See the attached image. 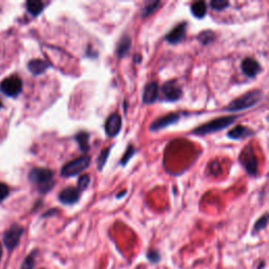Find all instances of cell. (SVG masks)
<instances>
[{"instance_id":"1f68e13d","label":"cell","mask_w":269,"mask_h":269,"mask_svg":"<svg viewBox=\"0 0 269 269\" xmlns=\"http://www.w3.org/2000/svg\"><path fill=\"white\" fill-rule=\"evenodd\" d=\"M2 257H3V247L2 244H0V260H2Z\"/></svg>"},{"instance_id":"f546056e","label":"cell","mask_w":269,"mask_h":269,"mask_svg":"<svg viewBox=\"0 0 269 269\" xmlns=\"http://www.w3.org/2000/svg\"><path fill=\"white\" fill-rule=\"evenodd\" d=\"M10 193L9 187L5 183H0V202L5 200Z\"/></svg>"},{"instance_id":"83f0119b","label":"cell","mask_w":269,"mask_h":269,"mask_svg":"<svg viewBox=\"0 0 269 269\" xmlns=\"http://www.w3.org/2000/svg\"><path fill=\"white\" fill-rule=\"evenodd\" d=\"M229 7V3L225 0H213L211 2V8L215 11H224Z\"/></svg>"},{"instance_id":"d6a6232c","label":"cell","mask_w":269,"mask_h":269,"mask_svg":"<svg viewBox=\"0 0 269 269\" xmlns=\"http://www.w3.org/2000/svg\"><path fill=\"white\" fill-rule=\"evenodd\" d=\"M3 107V103L2 102H0V108H2Z\"/></svg>"},{"instance_id":"6da1fadb","label":"cell","mask_w":269,"mask_h":269,"mask_svg":"<svg viewBox=\"0 0 269 269\" xmlns=\"http://www.w3.org/2000/svg\"><path fill=\"white\" fill-rule=\"evenodd\" d=\"M263 97V92L260 89H252L247 93H245L239 98L234 99L231 101L225 108L224 110L226 112H241V110H246L248 108H251L256 106L260 101L262 100Z\"/></svg>"},{"instance_id":"f1b7e54d","label":"cell","mask_w":269,"mask_h":269,"mask_svg":"<svg viewBox=\"0 0 269 269\" xmlns=\"http://www.w3.org/2000/svg\"><path fill=\"white\" fill-rule=\"evenodd\" d=\"M146 258L150 262H152L153 264H157V263H159L160 261V254H159V251L158 250H154V249H151L148 252H147V255H146Z\"/></svg>"},{"instance_id":"5bb4252c","label":"cell","mask_w":269,"mask_h":269,"mask_svg":"<svg viewBox=\"0 0 269 269\" xmlns=\"http://www.w3.org/2000/svg\"><path fill=\"white\" fill-rule=\"evenodd\" d=\"M158 99H159V85L155 81L150 82L144 87L142 100H143V103L145 104H152L155 103Z\"/></svg>"},{"instance_id":"603a6c76","label":"cell","mask_w":269,"mask_h":269,"mask_svg":"<svg viewBox=\"0 0 269 269\" xmlns=\"http://www.w3.org/2000/svg\"><path fill=\"white\" fill-rule=\"evenodd\" d=\"M267 223H268V216L267 214H265L263 217H261L257 222L255 223L254 229H252V234H257L258 232L266 229L267 227Z\"/></svg>"},{"instance_id":"9a60e30c","label":"cell","mask_w":269,"mask_h":269,"mask_svg":"<svg viewBox=\"0 0 269 269\" xmlns=\"http://www.w3.org/2000/svg\"><path fill=\"white\" fill-rule=\"evenodd\" d=\"M255 134H256L255 131H252L250 128H247V126H243V125H238L227 133V137L232 140H243L252 137Z\"/></svg>"},{"instance_id":"7c38bea8","label":"cell","mask_w":269,"mask_h":269,"mask_svg":"<svg viewBox=\"0 0 269 269\" xmlns=\"http://www.w3.org/2000/svg\"><path fill=\"white\" fill-rule=\"evenodd\" d=\"M187 22H181L177 26L173 27L169 33L166 34L165 40L170 44H177L183 41L186 37Z\"/></svg>"},{"instance_id":"5b68a950","label":"cell","mask_w":269,"mask_h":269,"mask_svg":"<svg viewBox=\"0 0 269 269\" xmlns=\"http://www.w3.org/2000/svg\"><path fill=\"white\" fill-rule=\"evenodd\" d=\"M239 161L249 176L255 177L258 175L259 161H258V158L255 154L254 148H252L250 145L246 146L241 152L240 157H239Z\"/></svg>"},{"instance_id":"30bf717a","label":"cell","mask_w":269,"mask_h":269,"mask_svg":"<svg viewBox=\"0 0 269 269\" xmlns=\"http://www.w3.org/2000/svg\"><path fill=\"white\" fill-rule=\"evenodd\" d=\"M180 117L181 115L179 113H170L161 118H158L151 124L150 130L152 132H158V131L164 130L168 128V126L177 123L180 120Z\"/></svg>"},{"instance_id":"ffe728a7","label":"cell","mask_w":269,"mask_h":269,"mask_svg":"<svg viewBox=\"0 0 269 269\" xmlns=\"http://www.w3.org/2000/svg\"><path fill=\"white\" fill-rule=\"evenodd\" d=\"M25 6L28 13L33 16H38L44 9V4L39 2V0H29Z\"/></svg>"},{"instance_id":"d4e9b609","label":"cell","mask_w":269,"mask_h":269,"mask_svg":"<svg viewBox=\"0 0 269 269\" xmlns=\"http://www.w3.org/2000/svg\"><path fill=\"white\" fill-rule=\"evenodd\" d=\"M109 153H110V147H107L105 150H103L100 155L98 156V159H97V166H98V169L99 170H102L104 165L106 164L107 162V158L109 156Z\"/></svg>"},{"instance_id":"7402d4cb","label":"cell","mask_w":269,"mask_h":269,"mask_svg":"<svg viewBox=\"0 0 269 269\" xmlns=\"http://www.w3.org/2000/svg\"><path fill=\"white\" fill-rule=\"evenodd\" d=\"M160 6H161V3L158 2V0H156V2L147 3L143 8V12H142V17L146 18V17H148V16L153 15Z\"/></svg>"},{"instance_id":"4316f807","label":"cell","mask_w":269,"mask_h":269,"mask_svg":"<svg viewBox=\"0 0 269 269\" xmlns=\"http://www.w3.org/2000/svg\"><path fill=\"white\" fill-rule=\"evenodd\" d=\"M91 183V178L88 175H82L79 177L78 179V184H77V188L79 189L80 192L85 191V189L88 187Z\"/></svg>"},{"instance_id":"2e32d148","label":"cell","mask_w":269,"mask_h":269,"mask_svg":"<svg viewBox=\"0 0 269 269\" xmlns=\"http://www.w3.org/2000/svg\"><path fill=\"white\" fill-rule=\"evenodd\" d=\"M132 38L129 34H124L119 39L117 47H116V54L119 58H123L128 55L132 49Z\"/></svg>"},{"instance_id":"8fae6325","label":"cell","mask_w":269,"mask_h":269,"mask_svg":"<svg viewBox=\"0 0 269 269\" xmlns=\"http://www.w3.org/2000/svg\"><path fill=\"white\" fill-rule=\"evenodd\" d=\"M81 192L79 191L77 187L74 186H69L65 189H62L59 194V201L65 204V205H74L76 204L79 200H80Z\"/></svg>"},{"instance_id":"4dcf8cb0","label":"cell","mask_w":269,"mask_h":269,"mask_svg":"<svg viewBox=\"0 0 269 269\" xmlns=\"http://www.w3.org/2000/svg\"><path fill=\"white\" fill-rule=\"evenodd\" d=\"M134 61H135L136 63H140V62H141V55L138 54V55L136 56V59H134Z\"/></svg>"},{"instance_id":"e0dca14e","label":"cell","mask_w":269,"mask_h":269,"mask_svg":"<svg viewBox=\"0 0 269 269\" xmlns=\"http://www.w3.org/2000/svg\"><path fill=\"white\" fill-rule=\"evenodd\" d=\"M28 70L33 75H40L43 74L47 69L51 67V63L46 60L42 59H33L28 62Z\"/></svg>"},{"instance_id":"d6986e66","label":"cell","mask_w":269,"mask_h":269,"mask_svg":"<svg viewBox=\"0 0 269 269\" xmlns=\"http://www.w3.org/2000/svg\"><path fill=\"white\" fill-rule=\"evenodd\" d=\"M191 11H192V14L195 16L196 18H198V19L204 18V17H205V15L207 14V7H206V4H205L204 2H197V3H194V4L191 6Z\"/></svg>"},{"instance_id":"277c9868","label":"cell","mask_w":269,"mask_h":269,"mask_svg":"<svg viewBox=\"0 0 269 269\" xmlns=\"http://www.w3.org/2000/svg\"><path fill=\"white\" fill-rule=\"evenodd\" d=\"M91 164V157L83 155L75 160L68 162L61 169V175L65 178H72L85 170Z\"/></svg>"},{"instance_id":"484cf974","label":"cell","mask_w":269,"mask_h":269,"mask_svg":"<svg viewBox=\"0 0 269 269\" xmlns=\"http://www.w3.org/2000/svg\"><path fill=\"white\" fill-rule=\"evenodd\" d=\"M37 251H33L31 255H28L25 260L23 261L20 269H34L35 267V258H36Z\"/></svg>"},{"instance_id":"52a82bcc","label":"cell","mask_w":269,"mask_h":269,"mask_svg":"<svg viewBox=\"0 0 269 269\" xmlns=\"http://www.w3.org/2000/svg\"><path fill=\"white\" fill-rule=\"evenodd\" d=\"M161 94L165 101L175 102L182 98L183 92L181 86L175 80H169L161 86Z\"/></svg>"},{"instance_id":"8992f818","label":"cell","mask_w":269,"mask_h":269,"mask_svg":"<svg viewBox=\"0 0 269 269\" xmlns=\"http://www.w3.org/2000/svg\"><path fill=\"white\" fill-rule=\"evenodd\" d=\"M0 89L9 97H17L22 91V81L18 76H11L2 82Z\"/></svg>"},{"instance_id":"3957f363","label":"cell","mask_w":269,"mask_h":269,"mask_svg":"<svg viewBox=\"0 0 269 269\" xmlns=\"http://www.w3.org/2000/svg\"><path fill=\"white\" fill-rule=\"evenodd\" d=\"M236 119H238V117H235V116H226V117L216 118L207 123L198 126L197 129H195L192 132V134L195 136H206L210 134L223 131L227 129L228 126L232 125L236 121Z\"/></svg>"},{"instance_id":"4fadbf2b","label":"cell","mask_w":269,"mask_h":269,"mask_svg":"<svg viewBox=\"0 0 269 269\" xmlns=\"http://www.w3.org/2000/svg\"><path fill=\"white\" fill-rule=\"evenodd\" d=\"M241 68L245 76L249 78H255L262 71L260 63L254 58H245L241 63Z\"/></svg>"},{"instance_id":"ac0fdd59","label":"cell","mask_w":269,"mask_h":269,"mask_svg":"<svg viewBox=\"0 0 269 269\" xmlns=\"http://www.w3.org/2000/svg\"><path fill=\"white\" fill-rule=\"evenodd\" d=\"M75 140L77 141V143L79 145V148L81 150V152L86 155V153L91 150L89 146V134L87 132H80L75 136Z\"/></svg>"},{"instance_id":"44dd1931","label":"cell","mask_w":269,"mask_h":269,"mask_svg":"<svg viewBox=\"0 0 269 269\" xmlns=\"http://www.w3.org/2000/svg\"><path fill=\"white\" fill-rule=\"evenodd\" d=\"M197 38L203 45H207V44H211L212 42H214V40L216 39V34L214 33L213 31L206 29V31L201 32Z\"/></svg>"},{"instance_id":"ba28073f","label":"cell","mask_w":269,"mask_h":269,"mask_svg":"<svg viewBox=\"0 0 269 269\" xmlns=\"http://www.w3.org/2000/svg\"><path fill=\"white\" fill-rule=\"evenodd\" d=\"M23 231H24L23 227L18 225V224L12 225L6 231V233L4 235V242H5V245L7 246L8 249L12 250V249L18 246L21 235L23 234Z\"/></svg>"},{"instance_id":"cb8c5ba5","label":"cell","mask_w":269,"mask_h":269,"mask_svg":"<svg viewBox=\"0 0 269 269\" xmlns=\"http://www.w3.org/2000/svg\"><path fill=\"white\" fill-rule=\"evenodd\" d=\"M136 153H137V152H136V148H135L132 144H130V145L128 146V148H126V151H125V153H124V155H123V157H122V159H121V161H120V165L125 166L126 164H128L129 161L132 159V157H133Z\"/></svg>"},{"instance_id":"7a4b0ae2","label":"cell","mask_w":269,"mask_h":269,"mask_svg":"<svg viewBox=\"0 0 269 269\" xmlns=\"http://www.w3.org/2000/svg\"><path fill=\"white\" fill-rule=\"evenodd\" d=\"M29 180L37 185L38 191L41 194H46L53 188L54 181V171L49 168L36 167L33 168L29 172Z\"/></svg>"},{"instance_id":"9c48e42d","label":"cell","mask_w":269,"mask_h":269,"mask_svg":"<svg viewBox=\"0 0 269 269\" xmlns=\"http://www.w3.org/2000/svg\"><path fill=\"white\" fill-rule=\"evenodd\" d=\"M105 134L109 138H115L117 137L121 130H122V118L119 114L114 113L112 115H109L106 122H105Z\"/></svg>"}]
</instances>
